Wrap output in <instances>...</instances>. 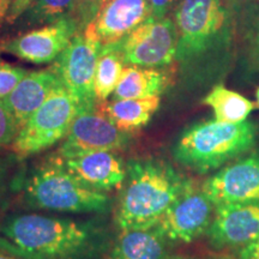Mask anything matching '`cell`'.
I'll list each match as a JSON object with an SVG mask.
<instances>
[{"mask_svg":"<svg viewBox=\"0 0 259 259\" xmlns=\"http://www.w3.org/2000/svg\"><path fill=\"white\" fill-rule=\"evenodd\" d=\"M236 0H180L176 61L190 88L215 85L231 70L236 53Z\"/></svg>","mask_w":259,"mask_h":259,"instance_id":"obj_1","label":"cell"},{"mask_svg":"<svg viewBox=\"0 0 259 259\" xmlns=\"http://www.w3.org/2000/svg\"><path fill=\"white\" fill-rule=\"evenodd\" d=\"M94 222L38 213L11 216L0 228V248L23 259H82L101 242Z\"/></svg>","mask_w":259,"mask_h":259,"instance_id":"obj_2","label":"cell"},{"mask_svg":"<svg viewBox=\"0 0 259 259\" xmlns=\"http://www.w3.org/2000/svg\"><path fill=\"white\" fill-rule=\"evenodd\" d=\"M192 183L160 160H134L126 164V178L115 209L120 231L151 229Z\"/></svg>","mask_w":259,"mask_h":259,"instance_id":"obj_3","label":"cell"},{"mask_svg":"<svg viewBox=\"0 0 259 259\" xmlns=\"http://www.w3.org/2000/svg\"><path fill=\"white\" fill-rule=\"evenodd\" d=\"M257 134L258 126L250 120L238 124L215 119L196 122L181 132L171 153L180 166L208 174L250 153L257 143Z\"/></svg>","mask_w":259,"mask_h":259,"instance_id":"obj_4","label":"cell"},{"mask_svg":"<svg viewBox=\"0 0 259 259\" xmlns=\"http://www.w3.org/2000/svg\"><path fill=\"white\" fill-rule=\"evenodd\" d=\"M24 197L31 208L57 212H105L111 206L105 192L84 186L58 158L32 171Z\"/></svg>","mask_w":259,"mask_h":259,"instance_id":"obj_5","label":"cell"},{"mask_svg":"<svg viewBox=\"0 0 259 259\" xmlns=\"http://www.w3.org/2000/svg\"><path fill=\"white\" fill-rule=\"evenodd\" d=\"M78 106L63 84L58 85L18 131L12 150L19 157L38 154L69 134Z\"/></svg>","mask_w":259,"mask_h":259,"instance_id":"obj_6","label":"cell"},{"mask_svg":"<svg viewBox=\"0 0 259 259\" xmlns=\"http://www.w3.org/2000/svg\"><path fill=\"white\" fill-rule=\"evenodd\" d=\"M101 48V42L89 37L84 31H79L51 66L72 95L78 111L96 108L94 80Z\"/></svg>","mask_w":259,"mask_h":259,"instance_id":"obj_7","label":"cell"},{"mask_svg":"<svg viewBox=\"0 0 259 259\" xmlns=\"http://www.w3.org/2000/svg\"><path fill=\"white\" fill-rule=\"evenodd\" d=\"M120 42L125 65L155 69L168 66L177 56L176 21L150 17Z\"/></svg>","mask_w":259,"mask_h":259,"instance_id":"obj_8","label":"cell"},{"mask_svg":"<svg viewBox=\"0 0 259 259\" xmlns=\"http://www.w3.org/2000/svg\"><path fill=\"white\" fill-rule=\"evenodd\" d=\"M215 205L192 183L178 197L154 227L167 241L190 244L206 234L212 221Z\"/></svg>","mask_w":259,"mask_h":259,"instance_id":"obj_9","label":"cell"},{"mask_svg":"<svg viewBox=\"0 0 259 259\" xmlns=\"http://www.w3.org/2000/svg\"><path fill=\"white\" fill-rule=\"evenodd\" d=\"M130 132L122 131L106 112L96 108L82 109L61 144L59 157H73L95 151H115L124 149L130 142Z\"/></svg>","mask_w":259,"mask_h":259,"instance_id":"obj_10","label":"cell"},{"mask_svg":"<svg viewBox=\"0 0 259 259\" xmlns=\"http://www.w3.org/2000/svg\"><path fill=\"white\" fill-rule=\"evenodd\" d=\"M202 190L215 206L257 202L259 200V151L222 167L204 181Z\"/></svg>","mask_w":259,"mask_h":259,"instance_id":"obj_11","label":"cell"},{"mask_svg":"<svg viewBox=\"0 0 259 259\" xmlns=\"http://www.w3.org/2000/svg\"><path fill=\"white\" fill-rule=\"evenodd\" d=\"M216 250L236 251L259 238V200L215 206L206 232Z\"/></svg>","mask_w":259,"mask_h":259,"instance_id":"obj_12","label":"cell"},{"mask_svg":"<svg viewBox=\"0 0 259 259\" xmlns=\"http://www.w3.org/2000/svg\"><path fill=\"white\" fill-rule=\"evenodd\" d=\"M79 31L74 18L67 17L25 32L6 42L3 50L29 63L47 64L56 60Z\"/></svg>","mask_w":259,"mask_h":259,"instance_id":"obj_13","label":"cell"},{"mask_svg":"<svg viewBox=\"0 0 259 259\" xmlns=\"http://www.w3.org/2000/svg\"><path fill=\"white\" fill-rule=\"evenodd\" d=\"M153 16L149 0H103L84 32L102 45L121 41Z\"/></svg>","mask_w":259,"mask_h":259,"instance_id":"obj_14","label":"cell"},{"mask_svg":"<svg viewBox=\"0 0 259 259\" xmlns=\"http://www.w3.org/2000/svg\"><path fill=\"white\" fill-rule=\"evenodd\" d=\"M84 186L107 192L120 187L126 178V164L113 151H95L73 157H57Z\"/></svg>","mask_w":259,"mask_h":259,"instance_id":"obj_15","label":"cell"},{"mask_svg":"<svg viewBox=\"0 0 259 259\" xmlns=\"http://www.w3.org/2000/svg\"><path fill=\"white\" fill-rule=\"evenodd\" d=\"M60 84L63 83L52 67L47 70L32 71L28 72L14 92L3 100L14 115L18 131Z\"/></svg>","mask_w":259,"mask_h":259,"instance_id":"obj_16","label":"cell"},{"mask_svg":"<svg viewBox=\"0 0 259 259\" xmlns=\"http://www.w3.org/2000/svg\"><path fill=\"white\" fill-rule=\"evenodd\" d=\"M169 80L170 77L166 71L126 65L114 92V97L115 100H122L160 96L169 85Z\"/></svg>","mask_w":259,"mask_h":259,"instance_id":"obj_17","label":"cell"},{"mask_svg":"<svg viewBox=\"0 0 259 259\" xmlns=\"http://www.w3.org/2000/svg\"><path fill=\"white\" fill-rule=\"evenodd\" d=\"M167 240L155 228L121 231L108 259H164Z\"/></svg>","mask_w":259,"mask_h":259,"instance_id":"obj_18","label":"cell"},{"mask_svg":"<svg viewBox=\"0 0 259 259\" xmlns=\"http://www.w3.org/2000/svg\"><path fill=\"white\" fill-rule=\"evenodd\" d=\"M160 96L147 99L114 100L105 107L106 114L122 131L144 127L160 107Z\"/></svg>","mask_w":259,"mask_h":259,"instance_id":"obj_19","label":"cell"},{"mask_svg":"<svg viewBox=\"0 0 259 259\" xmlns=\"http://www.w3.org/2000/svg\"><path fill=\"white\" fill-rule=\"evenodd\" d=\"M203 103L212 109L215 120L228 124H238L247 120L255 109L251 100L241 94L227 89L222 83H218L203 99Z\"/></svg>","mask_w":259,"mask_h":259,"instance_id":"obj_20","label":"cell"},{"mask_svg":"<svg viewBox=\"0 0 259 259\" xmlns=\"http://www.w3.org/2000/svg\"><path fill=\"white\" fill-rule=\"evenodd\" d=\"M124 56L121 51V42L102 45L96 64L94 88L97 102L106 101L118 87L124 70Z\"/></svg>","mask_w":259,"mask_h":259,"instance_id":"obj_21","label":"cell"},{"mask_svg":"<svg viewBox=\"0 0 259 259\" xmlns=\"http://www.w3.org/2000/svg\"><path fill=\"white\" fill-rule=\"evenodd\" d=\"M74 6L76 0H32L22 14L24 15L23 22L27 25L52 24L73 17Z\"/></svg>","mask_w":259,"mask_h":259,"instance_id":"obj_22","label":"cell"},{"mask_svg":"<svg viewBox=\"0 0 259 259\" xmlns=\"http://www.w3.org/2000/svg\"><path fill=\"white\" fill-rule=\"evenodd\" d=\"M242 19L246 64L250 70L259 72V4L248 6Z\"/></svg>","mask_w":259,"mask_h":259,"instance_id":"obj_23","label":"cell"},{"mask_svg":"<svg viewBox=\"0 0 259 259\" xmlns=\"http://www.w3.org/2000/svg\"><path fill=\"white\" fill-rule=\"evenodd\" d=\"M27 73L28 71L23 67L15 66L0 60V100H4L14 92V89L27 76Z\"/></svg>","mask_w":259,"mask_h":259,"instance_id":"obj_24","label":"cell"},{"mask_svg":"<svg viewBox=\"0 0 259 259\" xmlns=\"http://www.w3.org/2000/svg\"><path fill=\"white\" fill-rule=\"evenodd\" d=\"M18 134V127L11 112L3 100H0V148L9 147L14 143Z\"/></svg>","mask_w":259,"mask_h":259,"instance_id":"obj_25","label":"cell"},{"mask_svg":"<svg viewBox=\"0 0 259 259\" xmlns=\"http://www.w3.org/2000/svg\"><path fill=\"white\" fill-rule=\"evenodd\" d=\"M102 0H76L73 18L78 24L80 31L88 27V24L99 12Z\"/></svg>","mask_w":259,"mask_h":259,"instance_id":"obj_26","label":"cell"},{"mask_svg":"<svg viewBox=\"0 0 259 259\" xmlns=\"http://www.w3.org/2000/svg\"><path fill=\"white\" fill-rule=\"evenodd\" d=\"M176 0H149L151 6V11H153L154 18H164L169 14L171 6H173Z\"/></svg>","mask_w":259,"mask_h":259,"instance_id":"obj_27","label":"cell"},{"mask_svg":"<svg viewBox=\"0 0 259 259\" xmlns=\"http://www.w3.org/2000/svg\"><path fill=\"white\" fill-rule=\"evenodd\" d=\"M234 252L236 259H259V238Z\"/></svg>","mask_w":259,"mask_h":259,"instance_id":"obj_28","label":"cell"},{"mask_svg":"<svg viewBox=\"0 0 259 259\" xmlns=\"http://www.w3.org/2000/svg\"><path fill=\"white\" fill-rule=\"evenodd\" d=\"M31 2L32 0H14L9 9V15L6 16L8 22H14L15 19H17L19 16L23 14Z\"/></svg>","mask_w":259,"mask_h":259,"instance_id":"obj_29","label":"cell"},{"mask_svg":"<svg viewBox=\"0 0 259 259\" xmlns=\"http://www.w3.org/2000/svg\"><path fill=\"white\" fill-rule=\"evenodd\" d=\"M11 4H12L11 0H0V21L5 17L6 12L9 11Z\"/></svg>","mask_w":259,"mask_h":259,"instance_id":"obj_30","label":"cell"},{"mask_svg":"<svg viewBox=\"0 0 259 259\" xmlns=\"http://www.w3.org/2000/svg\"><path fill=\"white\" fill-rule=\"evenodd\" d=\"M0 259H23V258L18 257V255H16L14 253H10V252L0 248Z\"/></svg>","mask_w":259,"mask_h":259,"instance_id":"obj_31","label":"cell"},{"mask_svg":"<svg viewBox=\"0 0 259 259\" xmlns=\"http://www.w3.org/2000/svg\"><path fill=\"white\" fill-rule=\"evenodd\" d=\"M164 259H197L193 257H186V255H179V254H167Z\"/></svg>","mask_w":259,"mask_h":259,"instance_id":"obj_32","label":"cell"},{"mask_svg":"<svg viewBox=\"0 0 259 259\" xmlns=\"http://www.w3.org/2000/svg\"><path fill=\"white\" fill-rule=\"evenodd\" d=\"M210 259H236V258L229 257V255H215V257H211Z\"/></svg>","mask_w":259,"mask_h":259,"instance_id":"obj_33","label":"cell"},{"mask_svg":"<svg viewBox=\"0 0 259 259\" xmlns=\"http://www.w3.org/2000/svg\"><path fill=\"white\" fill-rule=\"evenodd\" d=\"M255 101H257V107L259 108V87L258 89L255 90Z\"/></svg>","mask_w":259,"mask_h":259,"instance_id":"obj_34","label":"cell"},{"mask_svg":"<svg viewBox=\"0 0 259 259\" xmlns=\"http://www.w3.org/2000/svg\"><path fill=\"white\" fill-rule=\"evenodd\" d=\"M11 2H14V0H11Z\"/></svg>","mask_w":259,"mask_h":259,"instance_id":"obj_35","label":"cell"},{"mask_svg":"<svg viewBox=\"0 0 259 259\" xmlns=\"http://www.w3.org/2000/svg\"><path fill=\"white\" fill-rule=\"evenodd\" d=\"M236 2H239V0H236Z\"/></svg>","mask_w":259,"mask_h":259,"instance_id":"obj_36","label":"cell"},{"mask_svg":"<svg viewBox=\"0 0 259 259\" xmlns=\"http://www.w3.org/2000/svg\"><path fill=\"white\" fill-rule=\"evenodd\" d=\"M102 2H103V0H102Z\"/></svg>","mask_w":259,"mask_h":259,"instance_id":"obj_37","label":"cell"}]
</instances>
